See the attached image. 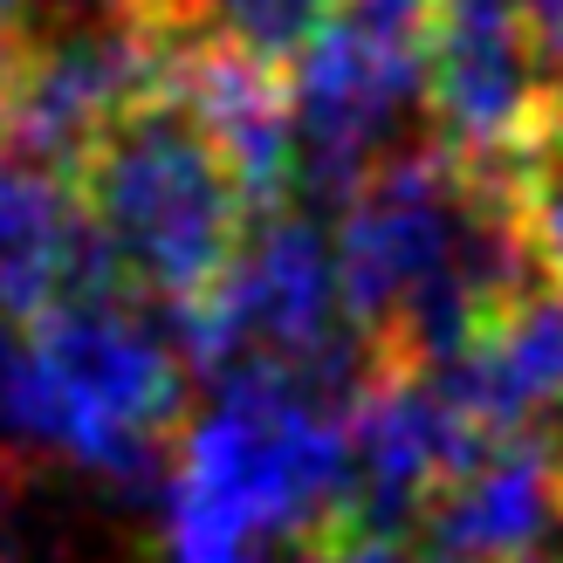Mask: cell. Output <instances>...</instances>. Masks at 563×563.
Listing matches in <instances>:
<instances>
[{
	"mask_svg": "<svg viewBox=\"0 0 563 563\" xmlns=\"http://www.w3.org/2000/svg\"><path fill=\"white\" fill-rule=\"evenodd\" d=\"M21 8H27V0H0V42H8L14 27H21Z\"/></svg>",
	"mask_w": 563,
	"mask_h": 563,
	"instance_id": "cell-11",
	"label": "cell"
},
{
	"mask_svg": "<svg viewBox=\"0 0 563 563\" xmlns=\"http://www.w3.org/2000/svg\"><path fill=\"white\" fill-rule=\"evenodd\" d=\"M302 563H412V550H406V537H378L364 522H336V529L302 543Z\"/></svg>",
	"mask_w": 563,
	"mask_h": 563,
	"instance_id": "cell-9",
	"label": "cell"
},
{
	"mask_svg": "<svg viewBox=\"0 0 563 563\" xmlns=\"http://www.w3.org/2000/svg\"><path fill=\"white\" fill-rule=\"evenodd\" d=\"M186 351L152 317L76 296L0 323V427L110 482H145L186 406Z\"/></svg>",
	"mask_w": 563,
	"mask_h": 563,
	"instance_id": "cell-2",
	"label": "cell"
},
{
	"mask_svg": "<svg viewBox=\"0 0 563 563\" xmlns=\"http://www.w3.org/2000/svg\"><path fill=\"white\" fill-rule=\"evenodd\" d=\"M110 289L118 275L82 220L76 179L63 165L0 152V323H27L55 302Z\"/></svg>",
	"mask_w": 563,
	"mask_h": 563,
	"instance_id": "cell-6",
	"label": "cell"
},
{
	"mask_svg": "<svg viewBox=\"0 0 563 563\" xmlns=\"http://www.w3.org/2000/svg\"><path fill=\"white\" fill-rule=\"evenodd\" d=\"M427 378H440L482 433H563V282H522L474 344Z\"/></svg>",
	"mask_w": 563,
	"mask_h": 563,
	"instance_id": "cell-5",
	"label": "cell"
},
{
	"mask_svg": "<svg viewBox=\"0 0 563 563\" xmlns=\"http://www.w3.org/2000/svg\"><path fill=\"white\" fill-rule=\"evenodd\" d=\"M501 186H509L516 220H522L529 247H537L543 275L563 282V97L550 103V118H543V131L522 145V158L501 173Z\"/></svg>",
	"mask_w": 563,
	"mask_h": 563,
	"instance_id": "cell-8",
	"label": "cell"
},
{
	"mask_svg": "<svg viewBox=\"0 0 563 563\" xmlns=\"http://www.w3.org/2000/svg\"><path fill=\"white\" fill-rule=\"evenodd\" d=\"M344 0H192L186 27H200V48H220L255 69H296V55L336 21Z\"/></svg>",
	"mask_w": 563,
	"mask_h": 563,
	"instance_id": "cell-7",
	"label": "cell"
},
{
	"mask_svg": "<svg viewBox=\"0 0 563 563\" xmlns=\"http://www.w3.org/2000/svg\"><path fill=\"white\" fill-rule=\"evenodd\" d=\"M173 76L124 118H110L69 165V179L110 275L179 317L220 289L262 207Z\"/></svg>",
	"mask_w": 563,
	"mask_h": 563,
	"instance_id": "cell-1",
	"label": "cell"
},
{
	"mask_svg": "<svg viewBox=\"0 0 563 563\" xmlns=\"http://www.w3.org/2000/svg\"><path fill=\"white\" fill-rule=\"evenodd\" d=\"M186 8H192V0H137V14L158 21V27H186Z\"/></svg>",
	"mask_w": 563,
	"mask_h": 563,
	"instance_id": "cell-10",
	"label": "cell"
},
{
	"mask_svg": "<svg viewBox=\"0 0 563 563\" xmlns=\"http://www.w3.org/2000/svg\"><path fill=\"white\" fill-rule=\"evenodd\" d=\"M351 406L323 399L282 364H241L220 399L186 427L173 474V550L179 543H255L323 537L351 522Z\"/></svg>",
	"mask_w": 563,
	"mask_h": 563,
	"instance_id": "cell-3",
	"label": "cell"
},
{
	"mask_svg": "<svg viewBox=\"0 0 563 563\" xmlns=\"http://www.w3.org/2000/svg\"><path fill=\"white\" fill-rule=\"evenodd\" d=\"M433 145L467 173L501 179L543 131L556 82L529 48L522 0H440L433 14Z\"/></svg>",
	"mask_w": 563,
	"mask_h": 563,
	"instance_id": "cell-4",
	"label": "cell"
}]
</instances>
